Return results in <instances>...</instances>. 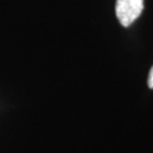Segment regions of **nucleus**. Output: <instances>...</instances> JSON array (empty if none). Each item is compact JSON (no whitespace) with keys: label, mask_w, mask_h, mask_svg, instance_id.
Masks as SVG:
<instances>
[{"label":"nucleus","mask_w":153,"mask_h":153,"mask_svg":"<svg viewBox=\"0 0 153 153\" xmlns=\"http://www.w3.org/2000/svg\"><path fill=\"white\" fill-rule=\"evenodd\" d=\"M148 84L150 88H153V66H152V68H151V71H150V73H149Z\"/></svg>","instance_id":"obj_2"},{"label":"nucleus","mask_w":153,"mask_h":153,"mask_svg":"<svg viewBox=\"0 0 153 153\" xmlns=\"http://www.w3.org/2000/svg\"><path fill=\"white\" fill-rule=\"evenodd\" d=\"M143 7V0H117L116 16L123 26L128 27L141 16Z\"/></svg>","instance_id":"obj_1"}]
</instances>
